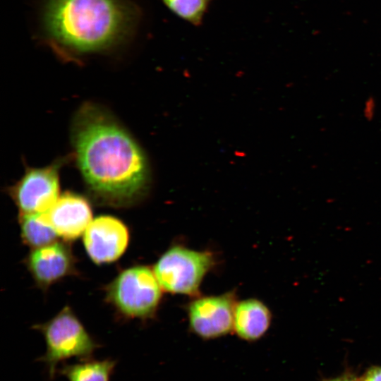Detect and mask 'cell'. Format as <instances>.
I'll list each match as a JSON object with an SVG mask.
<instances>
[{
	"label": "cell",
	"instance_id": "obj_1",
	"mask_svg": "<svg viewBox=\"0 0 381 381\" xmlns=\"http://www.w3.org/2000/svg\"><path fill=\"white\" fill-rule=\"evenodd\" d=\"M71 137L80 171L98 200L126 206L145 193L149 182L145 156L105 109L92 103L80 107L73 119Z\"/></svg>",
	"mask_w": 381,
	"mask_h": 381
},
{
	"label": "cell",
	"instance_id": "obj_2",
	"mask_svg": "<svg viewBox=\"0 0 381 381\" xmlns=\"http://www.w3.org/2000/svg\"><path fill=\"white\" fill-rule=\"evenodd\" d=\"M129 17L119 0H50L44 23L56 47L83 54L113 44L125 32Z\"/></svg>",
	"mask_w": 381,
	"mask_h": 381
},
{
	"label": "cell",
	"instance_id": "obj_3",
	"mask_svg": "<svg viewBox=\"0 0 381 381\" xmlns=\"http://www.w3.org/2000/svg\"><path fill=\"white\" fill-rule=\"evenodd\" d=\"M35 329L45 340L46 352L39 360L45 364L51 379L59 363L71 358H92L99 346L68 306L47 322L35 325Z\"/></svg>",
	"mask_w": 381,
	"mask_h": 381
},
{
	"label": "cell",
	"instance_id": "obj_4",
	"mask_svg": "<svg viewBox=\"0 0 381 381\" xmlns=\"http://www.w3.org/2000/svg\"><path fill=\"white\" fill-rule=\"evenodd\" d=\"M162 288L149 267L138 265L122 271L109 285L107 299L128 318H147L157 310Z\"/></svg>",
	"mask_w": 381,
	"mask_h": 381
},
{
	"label": "cell",
	"instance_id": "obj_5",
	"mask_svg": "<svg viewBox=\"0 0 381 381\" xmlns=\"http://www.w3.org/2000/svg\"><path fill=\"white\" fill-rule=\"evenodd\" d=\"M213 264V256L207 251L174 246L162 255L153 270L163 290L193 295Z\"/></svg>",
	"mask_w": 381,
	"mask_h": 381
},
{
	"label": "cell",
	"instance_id": "obj_6",
	"mask_svg": "<svg viewBox=\"0 0 381 381\" xmlns=\"http://www.w3.org/2000/svg\"><path fill=\"white\" fill-rule=\"evenodd\" d=\"M62 161L57 160L41 168H28L8 193L16 205L19 215L47 212L59 194V169Z\"/></svg>",
	"mask_w": 381,
	"mask_h": 381
},
{
	"label": "cell",
	"instance_id": "obj_7",
	"mask_svg": "<svg viewBox=\"0 0 381 381\" xmlns=\"http://www.w3.org/2000/svg\"><path fill=\"white\" fill-rule=\"evenodd\" d=\"M236 305L234 294L231 293L195 298L188 308L191 330L206 339L226 335L234 327Z\"/></svg>",
	"mask_w": 381,
	"mask_h": 381
},
{
	"label": "cell",
	"instance_id": "obj_8",
	"mask_svg": "<svg viewBox=\"0 0 381 381\" xmlns=\"http://www.w3.org/2000/svg\"><path fill=\"white\" fill-rule=\"evenodd\" d=\"M128 239V230L121 221L111 216H99L86 229L83 243L90 259L97 264H104L120 258Z\"/></svg>",
	"mask_w": 381,
	"mask_h": 381
},
{
	"label": "cell",
	"instance_id": "obj_9",
	"mask_svg": "<svg viewBox=\"0 0 381 381\" xmlns=\"http://www.w3.org/2000/svg\"><path fill=\"white\" fill-rule=\"evenodd\" d=\"M44 214L56 231L65 241L78 238L92 222V210L84 197L66 192Z\"/></svg>",
	"mask_w": 381,
	"mask_h": 381
},
{
	"label": "cell",
	"instance_id": "obj_10",
	"mask_svg": "<svg viewBox=\"0 0 381 381\" xmlns=\"http://www.w3.org/2000/svg\"><path fill=\"white\" fill-rule=\"evenodd\" d=\"M26 265L35 282L45 289L74 271V258L66 243L54 242L34 248Z\"/></svg>",
	"mask_w": 381,
	"mask_h": 381
},
{
	"label": "cell",
	"instance_id": "obj_11",
	"mask_svg": "<svg viewBox=\"0 0 381 381\" xmlns=\"http://www.w3.org/2000/svg\"><path fill=\"white\" fill-rule=\"evenodd\" d=\"M271 318L269 308L262 301L256 298L243 300L236 303L233 329L239 338L256 341L268 330Z\"/></svg>",
	"mask_w": 381,
	"mask_h": 381
},
{
	"label": "cell",
	"instance_id": "obj_12",
	"mask_svg": "<svg viewBox=\"0 0 381 381\" xmlns=\"http://www.w3.org/2000/svg\"><path fill=\"white\" fill-rule=\"evenodd\" d=\"M113 359L80 361L79 363L66 364L60 373L68 381H110L116 367Z\"/></svg>",
	"mask_w": 381,
	"mask_h": 381
},
{
	"label": "cell",
	"instance_id": "obj_13",
	"mask_svg": "<svg viewBox=\"0 0 381 381\" xmlns=\"http://www.w3.org/2000/svg\"><path fill=\"white\" fill-rule=\"evenodd\" d=\"M19 222L23 243L32 248L52 243L58 236L44 213L19 215Z\"/></svg>",
	"mask_w": 381,
	"mask_h": 381
},
{
	"label": "cell",
	"instance_id": "obj_14",
	"mask_svg": "<svg viewBox=\"0 0 381 381\" xmlns=\"http://www.w3.org/2000/svg\"><path fill=\"white\" fill-rule=\"evenodd\" d=\"M177 16L198 25L201 23L210 0H162Z\"/></svg>",
	"mask_w": 381,
	"mask_h": 381
},
{
	"label": "cell",
	"instance_id": "obj_15",
	"mask_svg": "<svg viewBox=\"0 0 381 381\" xmlns=\"http://www.w3.org/2000/svg\"><path fill=\"white\" fill-rule=\"evenodd\" d=\"M363 381H381V367H373L368 370Z\"/></svg>",
	"mask_w": 381,
	"mask_h": 381
},
{
	"label": "cell",
	"instance_id": "obj_16",
	"mask_svg": "<svg viewBox=\"0 0 381 381\" xmlns=\"http://www.w3.org/2000/svg\"><path fill=\"white\" fill-rule=\"evenodd\" d=\"M327 381H363L352 375H343L337 378L331 379Z\"/></svg>",
	"mask_w": 381,
	"mask_h": 381
}]
</instances>
